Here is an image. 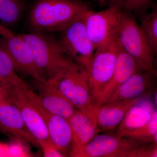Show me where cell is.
I'll return each instance as SVG.
<instances>
[{
	"label": "cell",
	"instance_id": "2",
	"mask_svg": "<svg viewBox=\"0 0 157 157\" xmlns=\"http://www.w3.org/2000/svg\"><path fill=\"white\" fill-rule=\"evenodd\" d=\"M47 80L80 110L97 121L98 109L92 96L86 70L68 56L60 72Z\"/></svg>",
	"mask_w": 157,
	"mask_h": 157
},
{
	"label": "cell",
	"instance_id": "4",
	"mask_svg": "<svg viewBox=\"0 0 157 157\" xmlns=\"http://www.w3.org/2000/svg\"><path fill=\"white\" fill-rule=\"evenodd\" d=\"M21 35L29 46L36 64L43 76L48 79L57 76L68 57L59 40L39 32Z\"/></svg>",
	"mask_w": 157,
	"mask_h": 157
},
{
	"label": "cell",
	"instance_id": "13",
	"mask_svg": "<svg viewBox=\"0 0 157 157\" xmlns=\"http://www.w3.org/2000/svg\"><path fill=\"white\" fill-rule=\"evenodd\" d=\"M37 82L39 93L36 94V97L39 104L50 113L69 120L77 109L76 107L47 79Z\"/></svg>",
	"mask_w": 157,
	"mask_h": 157
},
{
	"label": "cell",
	"instance_id": "27",
	"mask_svg": "<svg viewBox=\"0 0 157 157\" xmlns=\"http://www.w3.org/2000/svg\"><path fill=\"white\" fill-rule=\"evenodd\" d=\"M154 70L155 74V76L157 78V56L155 57Z\"/></svg>",
	"mask_w": 157,
	"mask_h": 157
},
{
	"label": "cell",
	"instance_id": "11",
	"mask_svg": "<svg viewBox=\"0 0 157 157\" xmlns=\"http://www.w3.org/2000/svg\"><path fill=\"white\" fill-rule=\"evenodd\" d=\"M0 43L9 54L17 71L24 72L36 82L46 80L36 64L29 46L21 35L13 34L0 36Z\"/></svg>",
	"mask_w": 157,
	"mask_h": 157
},
{
	"label": "cell",
	"instance_id": "25",
	"mask_svg": "<svg viewBox=\"0 0 157 157\" xmlns=\"http://www.w3.org/2000/svg\"><path fill=\"white\" fill-rule=\"evenodd\" d=\"M141 157H157V145L155 144L152 147H143Z\"/></svg>",
	"mask_w": 157,
	"mask_h": 157
},
{
	"label": "cell",
	"instance_id": "29",
	"mask_svg": "<svg viewBox=\"0 0 157 157\" xmlns=\"http://www.w3.org/2000/svg\"><path fill=\"white\" fill-rule=\"evenodd\" d=\"M153 142H154L155 144L157 145V132L155 135L154 137Z\"/></svg>",
	"mask_w": 157,
	"mask_h": 157
},
{
	"label": "cell",
	"instance_id": "30",
	"mask_svg": "<svg viewBox=\"0 0 157 157\" xmlns=\"http://www.w3.org/2000/svg\"><path fill=\"white\" fill-rule=\"evenodd\" d=\"M2 86L0 84V95H1V93H2Z\"/></svg>",
	"mask_w": 157,
	"mask_h": 157
},
{
	"label": "cell",
	"instance_id": "1",
	"mask_svg": "<svg viewBox=\"0 0 157 157\" xmlns=\"http://www.w3.org/2000/svg\"><path fill=\"white\" fill-rule=\"evenodd\" d=\"M88 9L78 0H38L30 11L29 25L33 32L60 33Z\"/></svg>",
	"mask_w": 157,
	"mask_h": 157
},
{
	"label": "cell",
	"instance_id": "28",
	"mask_svg": "<svg viewBox=\"0 0 157 157\" xmlns=\"http://www.w3.org/2000/svg\"><path fill=\"white\" fill-rule=\"evenodd\" d=\"M154 104L155 106L157 108V89L155 92L154 98Z\"/></svg>",
	"mask_w": 157,
	"mask_h": 157
},
{
	"label": "cell",
	"instance_id": "15",
	"mask_svg": "<svg viewBox=\"0 0 157 157\" xmlns=\"http://www.w3.org/2000/svg\"><path fill=\"white\" fill-rule=\"evenodd\" d=\"M139 69L141 68L139 67L134 59L120 48L112 76L101 94L98 105L99 108L127 79Z\"/></svg>",
	"mask_w": 157,
	"mask_h": 157
},
{
	"label": "cell",
	"instance_id": "5",
	"mask_svg": "<svg viewBox=\"0 0 157 157\" xmlns=\"http://www.w3.org/2000/svg\"><path fill=\"white\" fill-rule=\"evenodd\" d=\"M140 143L129 137L116 135H97L84 146L70 152L73 157H140Z\"/></svg>",
	"mask_w": 157,
	"mask_h": 157
},
{
	"label": "cell",
	"instance_id": "23",
	"mask_svg": "<svg viewBox=\"0 0 157 157\" xmlns=\"http://www.w3.org/2000/svg\"><path fill=\"white\" fill-rule=\"evenodd\" d=\"M109 6H116L121 11L140 12L146 10L151 5L152 0H110Z\"/></svg>",
	"mask_w": 157,
	"mask_h": 157
},
{
	"label": "cell",
	"instance_id": "8",
	"mask_svg": "<svg viewBox=\"0 0 157 157\" xmlns=\"http://www.w3.org/2000/svg\"><path fill=\"white\" fill-rule=\"evenodd\" d=\"M84 14L61 32L58 40L66 55L88 73L96 49L86 30Z\"/></svg>",
	"mask_w": 157,
	"mask_h": 157
},
{
	"label": "cell",
	"instance_id": "3",
	"mask_svg": "<svg viewBox=\"0 0 157 157\" xmlns=\"http://www.w3.org/2000/svg\"><path fill=\"white\" fill-rule=\"evenodd\" d=\"M120 47L136 61L139 67L155 74V55L143 29L135 18L123 12L118 31Z\"/></svg>",
	"mask_w": 157,
	"mask_h": 157
},
{
	"label": "cell",
	"instance_id": "14",
	"mask_svg": "<svg viewBox=\"0 0 157 157\" xmlns=\"http://www.w3.org/2000/svg\"><path fill=\"white\" fill-rule=\"evenodd\" d=\"M154 76H156L152 73L139 69L127 79L106 102L128 101L142 98L151 88Z\"/></svg>",
	"mask_w": 157,
	"mask_h": 157
},
{
	"label": "cell",
	"instance_id": "31",
	"mask_svg": "<svg viewBox=\"0 0 157 157\" xmlns=\"http://www.w3.org/2000/svg\"><path fill=\"white\" fill-rule=\"evenodd\" d=\"M106 0H99V2L101 3H104Z\"/></svg>",
	"mask_w": 157,
	"mask_h": 157
},
{
	"label": "cell",
	"instance_id": "7",
	"mask_svg": "<svg viewBox=\"0 0 157 157\" xmlns=\"http://www.w3.org/2000/svg\"><path fill=\"white\" fill-rule=\"evenodd\" d=\"M123 11L116 6L94 11L89 8L84 16L85 27L95 49L107 45L117 38Z\"/></svg>",
	"mask_w": 157,
	"mask_h": 157
},
{
	"label": "cell",
	"instance_id": "26",
	"mask_svg": "<svg viewBox=\"0 0 157 157\" xmlns=\"http://www.w3.org/2000/svg\"><path fill=\"white\" fill-rule=\"evenodd\" d=\"M13 33L9 29L5 27L0 23V36H11Z\"/></svg>",
	"mask_w": 157,
	"mask_h": 157
},
{
	"label": "cell",
	"instance_id": "24",
	"mask_svg": "<svg viewBox=\"0 0 157 157\" xmlns=\"http://www.w3.org/2000/svg\"><path fill=\"white\" fill-rule=\"evenodd\" d=\"M42 149L43 156L45 157H62L66 156L58 149L50 141H44L39 143Z\"/></svg>",
	"mask_w": 157,
	"mask_h": 157
},
{
	"label": "cell",
	"instance_id": "6",
	"mask_svg": "<svg viewBox=\"0 0 157 157\" xmlns=\"http://www.w3.org/2000/svg\"><path fill=\"white\" fill-rule=\"evenodd\" d=\"M120 47L117 37L107 45L96 49L88 71L92 96L99 109V101L114 71Z\"/></svg>",
	"mask_w": 157,
	"mask_h": 157
},
{
	"label": "cell",
	"instance_id": "9",
	"mask_svg": "<svg viewBox=\"0 0 157 157\" xmlns=\"http://www.w3.org/2000/svg\"><path fill=\"white\" fill-rule=\"evenodd\" d=\"M25 82L24 81L19 85L3 88V91L19 109L27 128L38 143L50 141L45 121L23 89Z\"/></svg>",
	"mask_w": 157,
	"mask_h": 157
},
{
	"label": "cell",
	"instance_id": "16",
	"mask_svg": "<svg viewBox=\"0 0 157 157\" xmlns=\"http://www.w3.org/2000/svg\"><path fill=\"white\" fill-rule=\"evenodd\" d=\"M142 98L128 101L106 102L98 109L97 122L101 131L108 132L119 127L129 109Z\"/></svg>",
	"mask_w": 157,
	"mask_h": 157
},
{
	"label": "cell",
	"instance_id": "10",
	"mask_svg": "<svg viewBox=\"0 0 157 157\" xmlns=\"http://www.w3.org/2000/svg\"><path fill=\"white\" fill-rule=\"evenodd\" d=\"M25 92L45 121L51 142L66 155V153H69L70 151L73 141V133L69 121L43 108L38 102L36 93L30 87L26 88Z\"/></svg>",
	"mask_w": 157,
	"mask_h": 157
},
{
	"label": "cell",
	"instance_id": "21",
	"mask_svg": "<svg viewBox=\"0 0 157 157\" xmlns=\"http://www.w3.org/2000/svg\"><path fill=\"white\" fill-rule=\"evenodd\" d=\"M157 132V109L155 110L150 120L145 125L134 131L122 135L129 137L140 144L153 142L154 137Z\"/></svg>",
	"mask_w": 157,
	"mask_h": 157
},
{
	"label": "cell",
	"instance_id": "18",
	"mask_svg": "<svg viewBox=\"0 0 157 157\" xmlns=\"http://www.w3.org/2000/svg\"><path fill=\"white\" fill-rule=\"evenodd\" d=\"M141 100L127 112L118 127L117 134L121 135L143 126L150 120L155 112L154 107L147 101Z\"/></svg>",
	"mask_w": 157,
	"mask_h": 157
},
{
	"label": "cell",
	"instance_id": "19",
	"mask_svg": "<svg viewBox=\"0 0 157 157\" xmlns=\"http://www.w3.org/2000/svg\"><path fill=\"white\" fill-rule=\"evenodd\" d=\"M24 80L17 74L14 63L0 43V84L3 88L19 85Z\"/></svg>",
	"mask_w": 157,
	"mask_h": 157
},
{
	"label": "cell",
	"instance_id": "20",
	"mask_svg": "<svg viewBox=\"0 0 157 157\" xmlns=\"http://www.w3.org/2000/svg\"><path fill=\"white\" fill-rule=\"evenodd\" d=\"M23 9L22 0H0V23L7 28L16 25Z\"/></svg>",
	"mask_w": 157,
	"mask_h": 157
},
{
	"label": "cell",
	"instance_id": "22",
	"mask_svg": "<svg viewBox=\"0 0 157 157\" xmlns=\"http://www.w3.org/2000/svg\"><path fill=\"white\" fill-rule=\"evenodd\" d=\"M141 26L155 57L157 56V9L144 17Z\"/></svg>",
	"mask_w": 157,
	"mask_h": 157
},
{
	"label": "cell",
	"instance_id": "12",
	"mask_svg": "<svg viewBox=\"0 0 157 157\" xmlns=\"http://www.w3.org/2000/svg\"><path fill=\"white\" fill-rule=\"evenodd\" d=\"M0 130L14 138L39 147L27 128L19 109L8 99L3 90L0 95Z\"/></svg>",
	"mask_w": 157,
	"mask_h": 157
},
{
	"label": "cell",
	"instance_id": "17",
	"mask_svg": "<svg viewBox=\"0 0 157 157\" xmlns=\"http://www.w3.org/2000/svg\"><path fill=\"white\" fill-rule=\"evenodd\" d=\"M68 121L73 133L70 151L84 146L101 131L97 120L89 117L78 109Z\"/></svg>",
	"mask_w": 157,
	"mask_h": 157
}]
</instances>
